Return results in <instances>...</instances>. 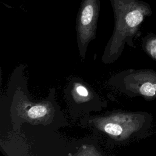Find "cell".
<instances>
[{"label": "cell", "instance_id": "1", "mask_svg": "<svg viewBox=\"0 0 156 156\" xmlns=\"http://www.w3.org/2000/svg\"><path fill=\"white\" fill-rule=\"evenodd\" d=\"M152 116L145 112L108 111L82 118V125L104 136L112 144H124L147 136Z\"/></svg>", "mask_w": 156, "mask_h": 156}, {"label": "cell", "instance_id": "2", "mask_svg": "<svg viewBox=\"0 0 156 156\" xmlns=\"http://www.w3.org/2000/svg\"><path fill=\"white\" fill-rule=\"evenodd\" d=\"M115 25L111 37L101 57L105 64L115 62L121 55L126 44L135 47L133 39L146 17L152 13L151 5L141 0H110Z\"/></svg>", "mask_w": 156, "mask_h": 156}, {"label": "cell", "instance_id": "3", "mask_svg": "<svg viewBox=\"0 0 156 156\" xmlns=\"http://www.w3.org/2000/svg\"><path fill=\"white\" fill-rule=\"evenodd\" d=\"M10 105V112L13 126L18 127L22 123L32 125L50 126L55 121L64 123V116L54 100V89L49 97L41 101L30 99L21 87H18L14 92Z\"/></svg>", "mask_w": 156, "mask_h": 156}, {"label": "cell", "instance_id": "4", "mask_svg": "<svg viewBox=\"0 0 156 156\" xmlns=\"http://www.w3.org/2000/svg\"><path fill=\"white\" fill-rule=\"evenodd\" d=\"M108 83L129 98L146 101L156 99V71L152 69H129L112 76Z\"/></svg>", "mask_w": 156, "mask_h": 156}, {"label": "cell", "instance_id": "5", "mask_svg": "<svg viewBox=\"0 0 156 156\" xmlns=\"http://www.w3.org/2000/svg\"><path fill=\"white\" fill-rule=\"evenodd\" d=\"M64 94L72 118H84L91 112H100L107 106V102L79 77L69 79Z\"/></svg>", "mask_w": 156, "mask_h": 156}, {"label": "cell", "instance_id": "6", "mask_svg": "<svg viewBox=\"0 0 156 156\" xmlns=\"http://www.w3.org/2000/svg\"><path fill=\"white\" fill-rule=\"evenodd\" d=\"M100 0H82L76 18L77 44L79 57L84 60L90 43L96 38Z\"/></svg>", "mask_w": 156, "mask_h": 156}, {"label": "cell", "instance_id": "7", "mask_svg": "<svg viewBox=\"0 0 156 156\" xmlns=\"http://www.w3.org/2000/svg\"><path fill=\"white\" fill-rule=\"evenodd\" d=\"M142 46L146 53L153 60H156V35L148 34L142 41Z\"/></svg>", "mask_w": 156, "mask_h": 156}]
</instances>
